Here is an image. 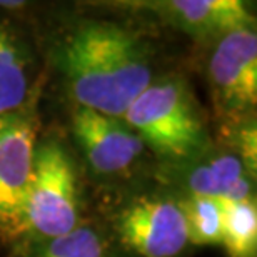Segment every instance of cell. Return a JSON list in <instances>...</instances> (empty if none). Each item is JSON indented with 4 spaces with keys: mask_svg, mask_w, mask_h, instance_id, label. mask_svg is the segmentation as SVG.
<instances>
[{
    "mask_svg": "<svg viewBox=\"0 0 257 257\" xmlns=\"http://www.w3.org/2000/svg\"><path fill=\"white\" fill-rule=\"evenodd\" d=\"M27 92V59L17 40L0 27V115L17 112Z\"/></svg>",
    "mask_w": 257,
    "mask_h": 257,
    "instance_id": "9",
    "label": "cell"
},
{
    "mask_svg": "<svg viewBox=\"0 0 257 257\" xmlns=\"http://www.w3.org/2000/svg\"><path fill=\"white\" fill-rule=\"evenodd\" d=\"M117 229L122 242L141 257H176L189 244L186 215L172 200H134L120 212Z\"/></svg>",
    "mask_w": 257,
    "mask_h": 257,
    "instance_id": "5",
    "label": "cell"
},
{
    "mask_svg": "<svg viewBox=\"0 0 257 257\" xmlns=\"http://www.w3.org/2000/svg\"><path fill=\"white\" fill-rule=\"evenodd\" d=\"M37 257H110L102 237L90 227H77L49 239Z\"/></svg>",
    "mask_w": 257,
    "mask_h": 257,
    "instance_id": "13",
    "label": "cell"
},
{
    "mask_svg": "<svg viewBox=\"0 0 257 257\" xmlns=\"http://www.w3.org/2000/svg\"><path fill=\"white\" fill-rule=\"evenodd\" d=\"M35 156V128L22 112L0 115V232L24 230V207Z\"/></svg>",
    "mask_w": 257,
    "mask_h": 257,
    "instance_id": "4",
    "label": "cell"
},
{
    "mask_svg": "<svg viewBox=\"0 0 257 257\" xmlns=\"http://www.w3.org/2000/svg\"><path fill=\"white\" fill-rule=\"evenodd\" d=\"M79 224L77 174L57 142L35 147L32 176L24 207V229L42 237H60Z\"/></svg>",
    "mask_w": 257,
    "mask_h": 257,
    "instance_id": "3",
    "label": "cell"
},
{
    "mask_svg": "<svg viewBox=\"0 0 257 257\" xmlns=\"http://www.w3.org/2000/svg\"><path fill=\"white\" fill-rule=\"evenodd\" d=\"M247 176L240 159L220 156L209 164L199 166L189 176V187L194 195L224 199L235 184Z\"/></svg>",
    "mask_w": 257,
    "mask_h": 257,
    "instance_id": "11",
    "label": "cell"
},
{
    "mask_svg": "<svg viewBox=\"0 0 257 257\" xmlns=\"http://www.w3.org/2000/svg\"><path fill=\"white\" fill-rule=\"evenodd\" d=\"M209 74L224 107L242 110L257 102V35L242 29L220 37L209 64Z\"/></svg>",
    "mask_w": 257,
    "mask_h": 257,
    "instance_id": "7",
    "label": "cell"
},
{
    "mask_svg": "<svg viewBox=\"0 0 257 257\" xmlns=\"http://www.w3.org/2000/svg\"><path fill=\"white\" fill-rule=\"evenodd\" d=\"M244 142V159L247 164V169L255 171V131L252 128L250 132H245L242 137Z\"/></svg>",
    "mask_w": 257,
    "mask_h": 257,
    "instance_id": "14",
    "label": "cell"
},
{
    "mask_svg": "<svg viewBox=\"0 0 257 257\" xmlns=\"http://www.w3.org/2000/svg\"><path fill=\"white\" fill-rule=\"evenodd\" d=\"M169 20L186 32L207 37L252 29L254 17L239 0H171L157 4Z\"/></svg>",
    "mask_w": 257,
    "mask_h": 257,
    "instance_id": "8",
    "label": "cell"
},
{
    "mask_svg": "<svg viewBox=\"0 0 257 257\" xmlns=\"http://www.w3.org/2000/svg\"><path fill=\"white\" fill-rule=\"evenodd\" d=\"M224 204L222 244L230 257H255L257 209L254 200Z\"/></svg>",
    "mask_w": 257,
    "mask_h": 257,
    "instance_id": "10",
    "label": "cell"
},
{
    "mask_svg": "<svg viewBox=\"0 0 257 257\" xmlns=\"http://www.w3.org/2000/svg\"><path fill=\"white\" fill-rule=\"evenodd\" d=\"M187 220L189 242L195 245L222 244L224 204L214 197L192 195L181 205Z\"/></svg>",
    "mask_w": 257,
    "mask_h": 257,
    "instance_id": "12",
    "label": "cell"
},
{
    "mask_svg": "<svg viewBox=\"0 0 257 257\" xmlns=\"http://www.w3.org/2000/svg\"><path fill=\"white\" fill-rule=\"evenodd\" d=\"M59 64L79 107L124 117L152 84L149 52L131 30L112 22H85L64 40Z\"/></svg>",
    "mask_w": 257,
    "mask_h": 257,
    "instance_id": "1",
    "label": "cell"
},
{
    "mask_svg": "<svg viewBox=\"0 0 257 257\" xmlns=\"http://www.w3.org/2000/svg\"><path fill=\"white\" fill-rule=\"evenodd\" d=\"M124 120L161 156L186 159L204 146V125L181 80L152 82L125 110Z\"/></svg>",
    "mask_w": 257,
    "mask_h": 257,
    "instance_id": "2",
    "label": "cell"
},
{
    "mask_svg": "<svg viewBox=\"0 0 257 257\" xmlns=\"http://www.w3.org/2000/svg\"><path fill=\"white\" fill-rule=\"evenodd\" d=\"M72 131L87 162L99 174L125 171L144 151L141 137L127 124L87 107L77 105L72 114Z\"/></svg>",
    "mask_w": 257,
    "mask_h": 257,
    "instance_id": "6",
    "label": "cell"
}]
</instances>
